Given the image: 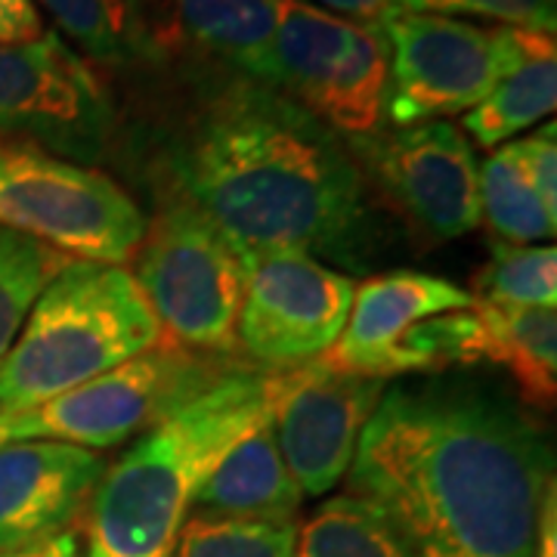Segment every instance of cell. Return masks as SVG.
Returning <instances> with one entry per match:
<instances>
[{
    "instance_id": "obj_27",
    "label": "cell",
    "mask_w": 557,
    "mask_h": 557,
    "mask_svg": "<svg viewBox=\"0 0 557 557\" xmlns=\"http://www.w3.org/2000/svg\"><path fill=\"white\" fill-rule=\"evenodd\" d=\"M515 146L542 208L548 211V218L557 220V127L548 121L530 137L515 139Z\"/></svg>"
},
{
    "instance_id": "obj_15",
    "label": "cell",
    "mask_w": 557,
    "mask_h": 557,
    "mask_svg": "<svg viewBox=\"0 0 557 557\" xmlns=\"http://www.w3.org/2000/svg\"><path fill=\"white\" fill-rule=\"evenodd\" d=\"M471 304V292L428 273L397 270L366 278L354 288L338 341L317 359L338 372L387 381V362L416 325L449 310H468Z\"/></svg>"
},
{
    "instance_id": "obj_17",
    "label": "cell",
    "mask_w": 557,
    "mask_h": 557,
    "mask_svg": "<svg viewBox=\"0 0 557 557\" xmlns=\"http://www.w3.org/2000/svg\"><path fill=\"white\" fill-rule=\"evenodd\" d=\"M304 493L278 453L270 412L245 431L201 480L193 511L211 518L298 523Z\"/></svg>"
},
{
    "instance_id": "obj_16",
    "label": "cell",
    "mask_w": 557,
    "mask_h": 557,
    "mask_svg": "<svg viewBox=\"0 0 557 557\" xmlns=\"http://www.w3.org/2000/svg\"><path fill=\"white\" fill-rule=\"evenodd\" d=\"M276 16L278 0H159L161 53L189 47L276 87Z\"/></svg>"
},
{
    "instance_id": "obj_10",
    "label": "cell",
    "mask_w": 557,
    "mask_h": 557,
    "mask_svg": "<svg viewBox=\"0 0 557 557\" xmlns=\"http://www.w3.org/2000/svg\"><path fill=\"white\" fill-rule=\"evenodd\" d=\"M381 32L391 50L384 119L394 127L471 112L508 65V25L483 28L434 13H394Z\"/></svg>"
},
{
    "instance_id": "obj_25",
    "label": "cell",
    "mask_w": 557,
    "mask_h": 557,
    "mask_svg": "<svg viewBox=\"0 0 557 557\" xmlns=\"http://www.w3.org/2000/svg\"><path fill=\"white\" fill-rule=\"evenodd\" d=\"M298 523L189 515L174 557H295Z\"/></svg>"
},
{
    "instance_id": "obj_32",
    "label": "cell",
    "mask_w": 557,
    "mask_h": 557,
    "mask_svg": "<svg viewBox=\"0 0 557 557\" xmlns=\"http://www.w3.org/2000/svg\"><path fill=\"white\" fill-rule=\"evenodd\" d=\"M13 440V418L10 412H0V446Z\"/></svg>"
},
{
    "instance_id": "obj_28",
    "label": "cell",
    "mask_w": 557,
    "mask_h": 557,
    "mask_svg": "<svg viewBox=\"0 0 557 557\" xmlns=\"http://www.w3.org/2000/svg\"><path fill=\"white\" fill-rule=\"evenodd\" d=\"M44 35L35 0H0V44H22Z\"/></svg>"
},
{
    "instance_id": "obj_3",
    "label": "cell",
    "mask_w": 557,
    "mask_h": 557,
    "mask_svg": "<svg viewBox=\"0 0 557 557\" xmlns=\"http://www.w3.org/2000/svg\"><path fill=\"white\" fill-rule=\"evenodd\" d=\"M270 381L236 366L139 434L84 508V557H174L201 480L270 412Z\"/></svg>"
},
{
    "instance_id": "obj_21",
    "label": "cell",
    "mask_w": 557,
    "mask_h": 557,
    "mask_svg": "<svg viewBox=\"0 0 557 557\" xmlns=\"http://www.w3.org/2000/svg\"><path fill=\"white\" fill-rule=\"evenodd\" d=\"M295 557H421L394 520L366 498L322 502L298 527Z\"/></svg>"
},
{
    "instance_id": "obj_13",
    "label": "cell",
    "mask_w": 557,
    "mask_h": 557,
    "mask_svg": "<svg viewBox=\"0 0 557 557\" xmlns=\"http://www.w3.org/2000/svg\"><path fill=\"white\" fill-rule=\"evenodd\" d=\"M384 391L387 381L338 372L319 359L273 372L270 424L304 498L325 496L347 478Z\"/></svg>"
},
{
    "instance_id": "obj_26",
    "label": "cell",
    "mask_w": 557,
    "mask_h": 557,
    "mask_svg": "<svg viewBox=\"0 0 557 557\" xmlns=\"http://www.w3.org/2000/svg\"><path fill=\"white\" fill-rule=\"evenodd\" d=\"M399 13H434V16H483L511 28H533L555 35V0H399Z\"/></svg>"
},
{
    "instance_id": "obj_23",
    "label": "cell",
    "mask_w": 557,
    "mask_h": 557,
    "mask_svg": "<svg viewBox=\"0 0 557 557\" xmlns=\"http://www.w3.org/2000/svg\"><path fill=\"white\" fill-rule=\"evenodd\" d=\"M72 258L0 226V366L20 335L32 304Z\"/></svg>"
},
{
    "instance_id": "obj_7",
    "label": "cell",
    "mask_w": 557,
    "mask_h": 557,
    "mask_svg": "<svg viewBox=\"0 0 557 557\" xmlns=\"http://www.w3.org/2000/svg\"><path fill=\"white\" fill-rule=\"evenodd\" d=\"M387 69L381 25L344 20L307 0H278L276 87L338 137L379 131Z\"/></svg>"
},
{
    "instance_id": "obj_9",
    "label": "cell",
    "mask_w": 557,
    "mask_h": 557,
    "mask_svg": "<svg viewBox=\"0 0 557 557\" xmlns=\"http://www.w3.org/2000/svg\"><path fill=\"white\" fill-rule=\"evenodd\" d=\"M115 109L100 75L60 32L0 44V134L90 164L109 149Z\"/></svg>"
},
{
    "instance_id": "obj_14",
    "label": "cell",
    "mask_w": 557,
    "mask_h": 557,
    "mask_svg": "<svg viewBox=\"0 0 557 557\" xmlns=\"http://www.w3.org/2000/svg\"><path fill=\"white\" fill-rule=\"evenodd\" d=\"M106 461L62 440H10L0 446V552L72 533L100 483Z\"/></svg>"
},
{
    "instance_id": "obj_12",
    "label": "cell",
    "mask_w": 557,
    "mask_h": 557,
    "mask_svg": "<svg viewBox=\"0 0 557 557\" xmlns=\"http://www.w3.org/2000/svg\"><path fill=\"white\" fill-rule=\"evenodd\" d=\"M354 288V278L304 251L248 255L236 341L270 369L313 362L338 341Z\"/></svg>"
},
{
    "instance_id": "obj_19",
    "label": "cell",
    "mask_w": 557,
    "mask_h": 557,
    "mask_svg": "<svg viewBox=\"0 0 557 557\" xmlns=\"http://www.w3.org/2000/svg\"><path fill=\"white\" fill-rule=\"evenodd\" d=\"M478 317V359L505 366L530 403H552L557 394L555 307L471 304Z\"/></svg>"
},
{
    "instance_id": "obj_18",
    "label": "cell",
    "mask_w": 557,
    "mask_h": 557,
    "mask_svg": "<svg viewBox=\"0 0 557 557\" xmlns=\"http://www.w3.org/2000/svg\"><path fill=\"white\" fill-rule=\"evenodd\" d=\"M557 106L555 35L508 25V65L498 84L465 112L461 131L483 149H498L527 127L545 121Z\"/></svg>"
},
{
    "instance_id": "obj_5",
    "label": "cell",
    "mask_w": 557,
    "mask_h": 557,
    "mask_svg": "<svg viewBox=\"0 0 557 557\" xmlns=\"http://www.w3.org/2000/svg\"><path fill=\"white\" fill-rule=\"evenodd\" d=\"M134 258V278L168 344L223 357L239 350L245 258L211 220L186 201H164Z\"/></svg>"
},
{
    "instance_id": "obj_2",
    "label": "cell",
    "mask_w": 557,
    "mask_h": 557,
    "mask_svg": "<svg viewBox=\"0 0 557 557\" xmlns=\"http://www.w3.org/2000/svg\"><path fill=\"white\" fill-rule=\"evenodd\" d=\"M161 183L248 255L304 251L357 263L366 180L344 137L278 87L211 84L164 134Z\"/></svg>"
},
{
    "instance_id": "obj_8",
    "label": "cell",
    "mask_w": 557,
    "mask_h": 557,
    "mask_svg": "<svg viewBox=\"0 0 557 557\" xmlns=\"http://www.w3.org/2000/svg\"><path fill=\"white\" fill-rule=\"evenodd\" d=\"M233 369L164 341L35 409L10 412L13 440H62L84 449H109L146 434Z\"/></svg>"
},
{
    "instance_id": "obj_6",
    "label": "cell",
    "mask_w": 557,
    "mask_h": 557,
    "mask_svg": "<svg viewBox=\"0 0 557 557\" xmlns=\"http://www.w3.org/2000/svg\"><path fill=\"white\" fill-rule=\"evenodd\" d=\"M146 223L137 201L112 177L0 137V226L72 260L124 267Z\"/></svg>"
},
{
    "instance_id": "obj_11",
    "label": "cell",
    "mask_w": 557,
    "mask_h": 557,
    "mask_svg": "<svg viewBox=\"0 0 557 557\" xmlns=\"http://www.w3.org/2000/svg\"><path fill=\"white\" fill-rule=\"evenodd\" d=\"M344 143L362 177L375 180L421 233L449 242L480 226L478 156L458 124L424 121L391 131L379 127Z\"/></svg>"
},
{
    "instance_id": "obj_24",
    "label": "cell",
    "mask_w": 557,
    "mask_h": 557,
    "mask_svg": "<svg viewBox=\"0 0 557 557\" xmlns=\"http://www.w3.org/2000/svg\"><path fill=\"white\" fill-rule=\"evenodd\" d=\"M471 298L498 307H555V245H496L490 263L478 273Z\"/></svg>"
},
{
    "instance_id": "obj_22",
    "label": "cell",
    "mask_w": 557,
    "mask_h": 557,
    "mask_svg": "<svg viewBox=\"0 0 557 557\" xmlns=\"http://www.w3.org/2000/svg\"><path fill=\"white\" fill-rule=\"evenodd\" d=\"M478 199L480 220H486L505 245H539L557 233V220L542 208L515 143L498 146L478 164Z\"/></svg>"
},
{
    "instance_id": "obj_31",
    "label": "cell",
    "mask_w": 557,
    "mask_h": 557,
    "mask_svg": "<svg viewBox=\"0 0 557 557\" xmlns=\"http://www.w3.org/2000/svg\"><path fill=\"white\" fill-rule=\"evenodd\" d=\"M533 557H557V502H555V490H552V493L545 496V505H542L536 552H533Z\"/></svg>"
},
{
    "instance_id": "obj_4",
    "label": "cell",
    "mask_w": 557,
    "mask_h": 557,
    "mask_svg": "<svg viewBox=\"0 0 557 557\" xmlns=\"http://www.w3.org/2000/svg\"><path fill=\"white\" fill-rule=\"evenodd\" d=\"M161 344L159 319L127 267L69 260L0 366V412L35 409Z\"/></svg>"
},
{
    "instance_id": "obj_1",
    "label": "cell",
    "mask_w": 557,
    "mask_h": 557,
    "mask_svg": "<svg viewBox=\"0 0 557 557\" xmlns=\"http://www.w3.org/2000/svg\"><path fill=\"white\" fill-rule=\"evenodd\" d=\"M552 449L511 399L471 384L387 387L347 471L421 557H533Z\"/></svg>"
},
{
    "instance_id": "obj_30",
    "label": "cell",
    "mask_w": 557,
    "mask_h": 557,
    "mask_svg": "<svg viewBox=\"0 0 557 557\" xmlns=\"http://www.w3.org/2000/svg\"><path fill=\"white\" fill-rule=\"evenodd\" d=\"M0 557H81V545L75 533H60V536L44 539L38 545H28V548L0 552Z\"/></svg>"
},
{
    "instance_id": "obj_29",
    "label": "cell",
    "mask_w": 557,
    "mask_h": 557,
    "mask_svg": "<svg viewBox=\"0 0 557 557\" xmlns=\"http://www.w3.org/2000/svg\"><path fill=\"white\" fill-rule=\"evenodd\" d=\"M319 3L335 16L366 22V25H381L387 16L399 13V0H319Z\"/></svg>"
},
{
    "instance_id": "obj_20",
    "label": "cell",
    "mask_w": 557,
    "mask_h": 557,
    "mask_svg": "<svg viewBox=\"0 0 557 557\" xmlns=\"http://www.w3.org/2000/svg\"><path fill=\"white\" fill-rule=\"evenodd\" d=\"M87 62L159 60V0H38Z\"/></svg>"
}]
</instances>
